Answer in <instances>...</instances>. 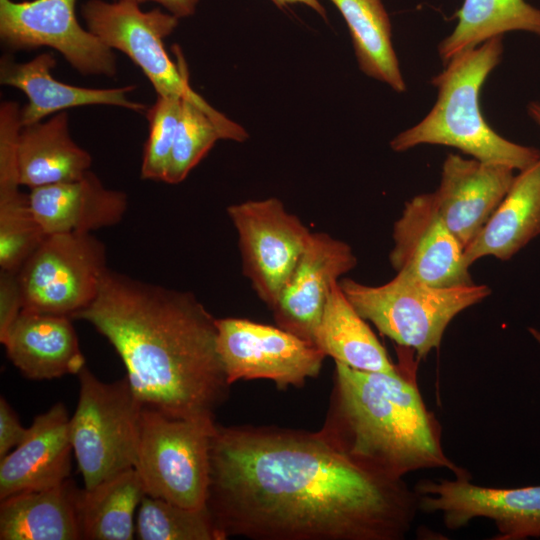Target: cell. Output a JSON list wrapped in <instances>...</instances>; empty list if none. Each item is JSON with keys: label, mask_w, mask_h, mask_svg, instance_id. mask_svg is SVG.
I'll return each instance as SVG.
<instances>
[{"label": "cell", "mask_w": 540, "mask_h": 540, "mask_svg": "<svg viewBox=\"0 0 540 540\" xmlns=\"http://www.w3.org/2000/svg\"><path fill=\"white\" fill-rule=\"evenodd\" d=\"M206 507L224 540H402L420 511L403 479L355 466L318 431L217 423Z\"/></svg>", "instance_id": "obj_1"}, {"label": "cell", "mask_w": 540, "mask_h": 540, "mask_svg": "<svg viewBox=\"0 0 540 540\" xmlns=\"http://www.w3.org/2000/svg\"><path fill=\"white\" fill-rule=\"evenodd\" d=\"M74 319L114 347L144 407L177 418H214L231 384L216 318L197 297L108 269L95 300Z\"/></svg>", "instance_id": "obj_2"}, {"label": "cell", "mask_w": 540, "mask_h": 540, "mask_svg": "<svg viewBox=\"0 0 540 540\" xmlns=\"http://www.w3.org/2000/svg\"><path fill=\"white\" fill-rule=\"evenodd\" d=\"M393 373L368 372L335 362L322 437L355 466L390 480L444 468L471 478L449 459L442 429L416 382V363L400 352Z\"/></svg>", "instance_id": "obj_3"}, {"label": "cell", "mask_w": 540, "mask_h": 540, "mask_svg": "<svg viewBox=\"0 0 540 540\" xmlns=\"http://www.w3.org/2000/svg\"><path fill=\"white\" fill-rule=\"evenodd\" d=\"M503 53V37H493L452 57L431 83L437 100L425 118L390 142L403 152L421 144L454 147L482 162L523 171L540 159V151L511 142L494 131L480 108V91Z\"/></svg>", "instance_id": "obj_4"}, {"label": "cell", "mask_w": 540, "mask_h": 540, "mask_svg": "<svg viewBox=\"0 0 540 540\" xmlns=\"http://www.w3.org/2000/svg\"><path fill=\"white\" fill-rule=\"evenodd\" d=\"M81 16L89 31L142 70L157 95L176 96L194 103L213 120L225 140L247 139V132L240 125L191 88L180 48L174 46L176 64L166 52L163 40L176 29L179 18L159 8L143 11L136 3L104 0H87L81 5Z\"/></svg>", "instance_id": "obj_5"}, {"label": "cell", "mask_w": 540, "mask_h": 540, "mask_svg": "<svg viewBox=\"0 0 540 540\" xmlns=\"http://www.w3.org/2000/svg\"><path fill=\"white\" fill-rule=\"evenodd\" d=\"M340 287L357 312L399 347L424 359L440 347L450 322L490 295L487 285L439 288L397 273L389 282L371 286L352 279Z\"/></svg>", "instance_id": "obj_6"}, {"label": "cell", "mask_w": 540, "mask_h": 540, "mask_svg": "<svg viewBox=\"0 0 540 540\" xmlns=\"http://www.w3.org/2000/svg\"><path fill=\"white\" fill-rule=\"evenodd\" d=\"M69 436L84 488L90 489L135 468L144 405L127 377L106 383L86 366Z\"/></svg>", "instance_id": "obj_7"}, {"label": "cell", "mask_w": 540, "mask_h": 540, "mask_svg": "<svg viewBox=\"0 0 540 540\" xmlns=\"http://www.w3.org/2000/svg\"><path fill=\"white\" fill-rule=\"evenodd\" d=\"M214 418H177L144 407L135 469L147 495L191 509L206 506Z\"/></svg>", "instance_id": "obj_8"}, {"label": "cell", "mask_w": 540, "mask_h": 540, "mask_svg": "<svg viewBox=\"0 0 540 540\" xmlns=\"http://www.w3.org/2000/svg\"><path fill=\"white\" fill-rule=\"evenodd\" d=\"M107 270L105 246L90 233L48 235L17 271L23 309L74 319Z\"/></svg>", "instance_id": "obj_9"}, {"label": "cell", "mask_w": 540, "mask_h": 540, "mask_svg": "<svg viewBox=\"0 0 540 540\" xmlns=\"http://www.w3.org/2000/svg\"><path fill=\"white\" fill-rule=\"evenodd\" d=\"M227 214L238 235L243 274L271 309L312 232L275 197L230 205Z\"/></svg>", "instance_id": "obj_10"}, {"label": "cell", "mask_w": 540, "mask_h": 540, "mask_svg": "<svg viewBox=\"0 0 540 540\" xmlns=\"http://www.w3.org/2000/svg\"><path fill=\"white\" fill-rule=\"evenodd\" d=\"M217 349L227 380L267 379L280 389L319 375L326 355L279 326L246 318H216Z\"/></svg>", "instance_id": "obj_11"}, {"label": "cell", "mask_w": 540, "mask_h": 540, "mask_svg": "<svg viewBox=\"0 0 540 540\" xmlns=\"http://www.w3.org/2000/svg\"><path fill=\"white\" fill-rule=\"evenodd\" d=\"M77 0H0V39L12 51L50 47L84 76L114 78V50L76 17Z\"/></svg>", "instance_id": "obj_12"}, {"label": "cell", "mask_w": 540, "mask_h": 540, "mask_svg": "<svg viewBox=\"0 0 540 540\" xmlns=\"http://www.w3.org/2000/svg\"><path fill=\"white\" fill-rule=\"evenodd\" d=\"M419 510L439 513L449 530L477 518L494 523V540L540 538V485L518 488L485 487L470 478L422 479L415 486Z\"/></svg>", "instance_id": "obj_13"}, {"label": "cell", "mask_w": 540, "mask_h": 540, "mask_svg": "<svg viewBox=\"0 0 540 540\" xmlns=\"http://www.w3.org/2000/svg\"><path fill=\"white\" fill-rule=\"evenodd\" d=\"M389 259L397 273L432 287L473 284L464 262V247L437 211L432 193L405 204L393 228Z\"/></svg>", "instance_id": "obj_14"}, {"label": "cell", "mask_w": 540, "mask_h": 540, "mask_svg": "<svg viewBox=\"0 0 540 540\" xmlns=\"http://www.w3.org/2000/svg\"><path fill=\"white\" fill-rule=\"evenodd\" d=\"M357 258L349 244L312 232L293 272L270 309L277 326L314 343L329 293L351 271Z\"/></svg>", "instance_id": "obj_15"}, {"label": "cell", "mask_w": 540, "mask_h": 540, "mask_svg": "<svg viewBox=\"0 0 540 540\" xmlns=\"http://www.w3.org/2000/svg\"><path fill=\"white\" fill-rule=\"evenodd\" d=\"M511 167L448 154L434 202L446 226L467 247L508 193Z\"/></svg>", "instance_id": "obj_16"}, {"label": "cell", "mask_w": 540, "mask_h": 540, "mask_svg": "<svg viewBox=\"0 0 540 540\" xmlns=\"http://www.w3.org/2000/svg\"><path fill=\"white\" fill-rule=\"evenodd\" d=\"M69 421L61 402L34 418L23 441L0 459L1 500L68 480L73 453Z\"/></svg>", "instance_id": "obj_17"}, {"label": "cell", "mask_w": 540, "mask_h": 540, "mask_svg": "<svg viewBox=\"0 0 540 540\" xmlns=\"http://www.w3.org/2000/svg\"><path fill=\"white\" fill-rule=\"evenodd\" d=\"M56 66L53 53L45 52L24 63L10 55L0 60V83L21 90L28 99L21 109L22 126L41 122L45 117L67 109L87 105H109L134 112L147 111V107L130 100L135 84L117 88H87L56 80L51 71Z\"/></svg>", "instance_id": "obj_18"}, {"label": "cell", "mask_w": 540, "mask_h": 540, "mask_svg": "<svg viewBox=\"0 0 540 540\" xmlns=\"http://www.w3.org/2000/svg\"><path fill=\"white\" fill-rule=\"evenodd\" d=\"M71 320L23 309L0 341L9 360L28 379L78 375L86 365Z\"/></svg>", "instance_id": "obj_19"}, {"label": "cell", "mask_w": 540, "mask_h": 540, "mask_svg": "<svg viewBox=\"0 0 540 540\" xmlns=\"http://www.w3.org/2000/svg\"><path fill=\"white\" fill-rule=\"evenodd\" d=\"M31 211L48 235L90 233L119 223L127 209L124 192L106 188L88 171L76 181L31 189Z\"/></svg>", "instance_id": "obj_20"}, {"label": "cell", "mask_w": 540, "mask_h": 540, "mask_svg": "<svg viewBox=\"0 0 540 540\" xmlns=\"http://www.w3.org/2000/svg\"><path fill=\"white\" fill-rule=\"evenodd\" d=\"M540 234V159L515 176L512 186L474 240L464 249L467 267L493 256L508 260Z\"/></svg>", "instance_id": "obj_21"}, {"label": "cell", "mask_w": 540, "mask_h": 540, "mask_svg": "<svg viewBox=\"0 0 540 540\" xmlns=\"http://www.w3.org/2000/svg\"><path fill=\"white\" fill-rule=\"evenodd\" d=\"M91 164V155L70 135L66 111L45 122L22 126L19 131L17 167L23 186L34 189L76 181L90 171Z\"/></svg>", "instance_id": "obj_22"}, {"label": "cell", "mask_w": 540, "mask_h": 540, "mask_svg": "<svg viewBox=\"0 0 540 540\" xmlns=\"http://www.w3.org/2000/svg\"><path fill=\"white\" fill-rule=\"evenodd\" d=\"M78 488L71 480L1 500V540L82 539L76 509Z\"/></svg>", "instance_id": "obj_23"}, {"label": "cell", "mask_w": 540, "mask_h": 540, "mask_svg": "<svg viewBox=\"0 0 540 540\" xmlns=\"http://www.w3.org/2000/svg\"><path fill=\"white\" fill-rule=\"evenodd\" d=\"M314 344L334 362L350 368L393 373L397 370L384 346L342 291L332 287L314 334Z\"/></svg>", "instance_id": "obj_24"}, {"label": "cell", "mask_w": 540, "mask_h": 540, "mask_svg": "<svg viewBox=\"0 0 540 540\" xmlns=\"http://www.w3.org/2000/svg\"><path fill=\"white\" fill-rule=\"evenodd\" d=\"M146 494L135 468L124 471L76 495L82 539L131 540L135 538L134 515Z\"/></svg>", "instance_id": "obj_25"}, {"label": "cell", "mask_w": 540, "mask_h": 540, "mask_svg": "<svg viewBox=\"0 0 540 540\" xmlns=\"http://www.w3.org/2000/svg\"><path fill=\"white\" fill-rule=\"evenodd\" d=\"M344 18L360 69L396 92L406 90L382 0H329Z\"/></svg>", "instance_id": "obj_26"}, {"label": "cell", "mask_w": 540, "mask_h": 540, "mask_svg": "<svg viewBox=\"0 0 540 540\" xmlns=\"http://www.w3.org/2000/svg\"><path fill=\"white\" fill-rule=\"evenodd\" d=\"M456 18L454 30L438 46L445 64L458 53L510 31L540 36V9L525 0H463Z\"/></svg>", "instance_id": "obj_27"}, {"label": "cell", "mask_w": 540, "mask_h": 540, "mask_svg": "<svg viewBox=\"0 0 540 540\" xmlns=\"http://www.w3.org/2000/svg\"><path fill=\"white\" fill-rule=\"evenodd\" d=\"M140 540H224L207 507L191 509L144 495L135 521Z\"/></svg>", "instance_id": "obj_28"}, {"label": "cell", "mask_w": 540, "mask_h": 540, "mask_svg": "<svg viewBox=\"0 0 540 540\" xmlns=\"http://www.w3.org/2000/svg\"><path fill=\"white\" fill-rule=\"evenodd\" d=\"M28 195L21 191L0 197V267L17 272L46 238Z\"/></svg>", "instance_id": "obj_29"}, {"label": "cell", "mask_w": 540, "mask_h": 540, "mask_svg": "<svg viewBox=\"0 0 540 540\" xmlns=\"http://www.w3.org/2000/svg\"><path fill=\"white\" fill-rule=\"evenodd\" d=\"M219 139L224 137L213 120L194 103L183 99L164 182H182Z\"/></svg>", "instance_id": "obj_30"}, {"label": "cell", "mask_w": 540, "mask_h": 540, "mask_svg": "<svg viewBox=\"0 0 540 540\" xmlns=\"http://www.w3.org/2000/svg\"><path fill=\"white\" fill-rule=\"evenodd\" d=\"M182 98L157 95L146 111L149 135L144 147L141 178L163 181L168 170L181 113Z\"/></svg>", "instance_id": "obj_31"}, {"label": "cell", "mask_w": 540, "mask_h": 540, "mask_svg": "<svg viewBox=\"0 0 540 540\" xmlns=\"http://www.w3.org/2000/svg\"><path fill=\"white\" fill-rule=\"evenodd\" d=\"M23 310L17 272L0 271V338Z\"/></svg>", "instance_id": "obj_32"}, {"label": "cell", "mask_w": 540, "mask_h": 540, "mask_svg": "<svg viewBox=\"0 0 540 540\" xmlns=\"http://www.w3.org/2000/svg\"><path fill=\"white\" fill-rule=\"evenodd\" d=\"M14 409L7 400L0 398V459L17 447L27 435Z\"/></svg>", "instance_id": "obj_33"}, {"label": "cell", "mask_w": 540, "mask_h": 540, "mask_svg": "<svg viewBox=\"0 0 540 540\" xmlns=\"http://www.w3.org/2000/svg\"><path fill=\"white\" fill-rule=\"evenodd\" d=\"M125 1L136 4H142L145 2H155L164 7L167 12L176 16L177 18H185L193 15L196 11L197 5L200 0H114Z\"/></svg>", "instance_id": "obj_34"}, {"label": "cell", "mask_w": 540, "mask_h": 540, "mask_svg": "<svg viewBox=\"0 0 540 540\" xmlns=\"http://www.w3.org/2000/svg\"><path fill=\"white\" fill-rule=\"evenodd\" d=\"M277 7L284 8L291 4H304L317 12L321 17L326 18V10L319 0H271Z\"/></svg>", "instance_id": "obj_35"}, {"label": "cell", "mask_w": 540, "mask_h": 540, "mask_svg": "<svg viewBox=\"0 0 540 540\" xmlns=\"http://www.w3.org/2000/svg\"><path fill=\"white\" fill-rule=\"evenodd\" d=\"M529 116L538 124L540 127V103L531 102L528 105Z\"/></svg>", "instance_id": "obj_36"}, {"label": "cell", "mask_w": 540, "mask_h": 540, "mask_svg": "<svg viewBox=\"0 0 540 540\" xmlns=\"http://www.w3.org/2000/svg\"><path fill=\"white\" fill-rule=\"evenodd\" d=\"M529 331L534 336V338L540 343V332L533 328H530Z\"/></svg>", "instance_id": "obj_37"}]
</instances>
